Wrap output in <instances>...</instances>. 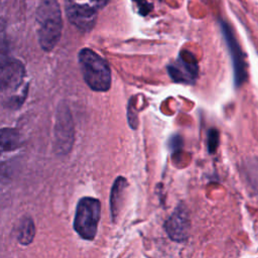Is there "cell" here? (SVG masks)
<instances>
[{"instance_id":"12","label":"cell","mask_w":258,"mask_h":258,"mask_svg":"<svg viewBox=\"0 0 258 258\" xmlns=\"http://www.w3.org/2000/svg\"><path fill=\"white\" fill-rule=\"evenodd\" d=\"M35 235V226L31 218L25 217L21 220L18 228V235L17 239L20 244L28 245L30 244Z\"/></svg>"},{"instance_id":"3","label":"cell","mask_w":258,"mask_h":258,"mask_svg":"<svg viewBox=\"0 0 258 258\" xmlns=\"http://www.w3.org/2000/svg\"><path fill=\"white\" fill-rule=\"evenodd\" d=\"M101 215V203L91 197L82 198L77 206L74 229L85 240H93L98 231Z\"/></svg>"},{"instance_id":"4","label":"cell","mask_w":258,"mask_h":258,"mask_svg":"<svg viewBox=\"0 0 258 258\" xmlns=\"http://www.w3.org/2000/svg\"><path fill=\"white\" fill-rule=\"evenodd\" d=\"M20 149L19 133L13 128L0 129V179H8L13 172V164Z\"/></svg>"},{"instance_id":"1","label":"cell","mask_w":258,"mask_h":258,"mask_svg":"<svg viewBox=\"0 0 258 258\" xmlns=\"http://www.w3.org/2000/svg\"><path fill=\"white\" fill-rule=\"evenodd\" d=\"M61 11L55 0H42L36 11V31L39 44L45 51L51 50L61 34Z\"/></svg>"},{"instance_id":"10","label":"cell","mask_w":258,"mask_h":258,"mask_svg":"<svg viewBox=\"0 0 258 258\" xmlns=\"http://www.w3.org/2000/svg\"><path fill=\"white\" fill-rule=\"evenodd\" d=\"M24 78V68L17 60H10L7 64L0 68V89L8 91L16 89Z\"/></svg>"},{"instance_id":"5","label":"cell","mask_w":258,"mask_h":258,"mask_svg":"<svg viewBox=\"0 0 258 258\" xmlns=\"http://www.w3.org/2000/svg\"><path fill=\"white\" fill-rule=\"evenodd\" d=\"M54 137L56 151L59 154L68 153L74 143V125L70 110L64 104L57 108Z\"/></svg>"},{"instance_id":"6","label":"cell","mask_w":258,"mask_h":258,"mask_svg":"<svg viewBox=\"0 0 258 258\" xmlns=\"http://www.w3.org/2000/svg\"><path fill=\"white\" fill-rule=\"evenodd\" d=\"M221 31L223 33L224 39L227 43V46H228L230 54H231L235 85L237 87H240L241 85H243L245 83V81L247 79L246 62H245L243 51L236 39L231 27L227 23L221 22Z\"/></svg>"},{"instance_id":"17","label":"cell","mask_w":258,"mask_h":258,"mask_svg":"<svg viewBox=\"0 0 258 258\" xmlns=\"http://www.w3.org/2000/svg\"><path fill=\"white\" fill-rule=\"evenodd\" d=\"M181 147V140L178 136H174L171 140V148L173 149V151L179 150Z\"/></svg>"},{"instance_id":"7","label":"cell","mask_w":258,"mask_h":258,"mask_svg":"<svg viewBox=\"0 0 258 258\" xmlns=\"http://www.w3.org/2000/svg\"><path fill=\"white\" fill-rule=\"evenodd\" d=\"M167 72L176 83H194L199 75L198 60L190 51L182 50L177 59L167 67Z\"/></svg>"},{"instance_id":"15","label":"cell","mask_w":258,"mask_h":258,"mask_svg":"<svg viewBox=\"0 0 258 258\" xmlns=\"http://www.w3.org/2000/svg\"><path fill=\"white\" fill-rule=\"evenodd\" d=\"M128 111H132V114H127L129 124L132 128H136L137 124H138V120H137V114L135 113V102L133 103L132 100H130V102H129Z\"/></svg>"},{"instance_id":"14","label":"cell","mask_w":258,"mask_h":258,"mask_svg":"<svg viewBox=\"0 0 258 258\" xmlns=\"http://www.w3.org/2000/svg\"><path fill=\"white\" fill-rule=\"evenodd\" d=\"M219 140H220V135L217 129H211L208 132L207 136V146L208 150L210 153H214L219 145Z\"/></svg>"},{"instance_id":"19","label":"cell","mask_w":258,"mask_h":258,"mask_svg":"<svg viewBox=\"0 0 258 258\" xmlns=\"http://www.w3.org/2000/svg\"><path fill=\"white\" fill-rule=\"evenodd\" d=\"M109 1H110V0H96L98 7H104L105 5L108 4Z\"/></svg>"},{"instance_id":"11","label":"cell","mask_w":258,"mask_h":258,"mask_svg":"<svg viewBox=\"0 0 258 258\" xmlns=\"http://www.w3.org/2000/svg\"><path fill=\"white\" fill-rule=\"evenodd\" d=\"M127 186V181L123 176L116 178L112 185L111 195H110V210L113 220H115L120 212L125 189Z\"/></svg>"},{"instance_id":"2","label":"cell","mask_w":258,"mask_h":258,"mask_svg":"<svg viewBox=\"0 0 258 258\" xmlns=\"http://www.w3.org/2000/svg\"><path fill=\"white\" fill-rule=\"evenodd\" d=\"M79 63L86 84L96 92H106L111 87V69L108 62L90 48L79 52Z\"/></svg>"},{"instance_id":"16","label":"cell","mask_w":258,"mask_h":258,"mask_svg":"<svg viewBox=\"0 0 258 258\" xmlns=\"http://www.w3.org/2000/svg\"><path fill=\"white\" fill-rule=\"evenodd\" d=\"M136 2L138 3L137 5L139 6L140 13L145 15L147 12H149V4L146 2V0H136Z\"/></svg>"},{"instance_id":"18","label":"cell","mask_w":258,"mask_h":258,"mask_svg":"<svg viewBox=\"0 0 258 258\" xmlns=\"http://www.w3.org/2000/svg\"><path fill=\"white\" fill-rule=\"evenodd\" d=\"M64 1L73 2V3H77V4H92V5H96L98 7L96 0H64Z\"/></svg>"},{"instance_id":"9","label":"cell","mask_w":258,"mask_h":258,"mask_svg":"<svg viewBox=\"0 0 258 258\" xmlns=\"http://www.w3.org/2000/svg\"><path fill=\"white\" fill-rule=\"evenodd\" d=\"M164 229L169 238L176 242L184 241L188 236L189 218L186 209L179 205L164 223Z\"/></svg>"},{"instance_id":"8","label":"cell","mask_w":258,"mask_h":258,"mask_svg":"<svg viewBox=\"0 0 258 258\" xmlns=\"http://www.w3.org/2000/svg\"><path fill=\"white\" fill-rule=\"evenodd\" d=\"M97 6L92 4H77L66 1V12L69 20L84 31L91 30L97 21Z\"/></svg>"},{"instance_id":"13","label":"cell","mask_w":258,"mask_h":258,"mask_svg":"<svg viewBox=\"0 0 258 258\" xmlns=\"http://www.w3.org/2000/svg\"><path fill=\"white\" fill-rule=\"evenodd\" d=\"M11 60L9 55V45L6 34V22L0 18V68L4 67Z\"/></svg>"}]
</instances>
